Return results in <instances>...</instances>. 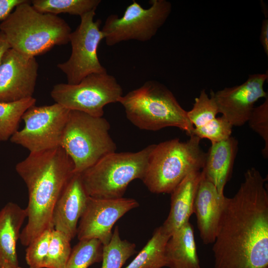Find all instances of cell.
<instances>
[{"instance_id": "25", "label": "cell", "mask_w": 268, "mask_h": 268, "mask_svg": "<svg viewBox=\"0 0 268 268\" xmlns=\"http://www.w3.org/2000/svg\"><path fill=\"white\" fill-rule=\"evenodd\" d=\"M103 247L98 239L79 241L71 249L66 268H88L95 263L102 262Z\"/></svg>"}, {"instance_id": "27", "label": "cell", "mask_w": 268, "mask_h": 268, "mask_svg": "<svg viewBox=\"0 0 268 268\" xmlns=\"http://www.w3.org/2000/svg\"><path fill=\"white\" fill-rule=\"evenodd\" d=\"M219 113L213 96L209 97L204 89L201 90L199 97L195 99L193 108L187 111V116L194 128L202 126L216 117Z\"/></svg>"}, {"instance_id": "2", "label": "cell", "mask_w": 268, "mask_h": 268, "mask_svg": "<svg viewBox=\"0 0 268 268\" xmlns=\"http://www.w3.org/2000/svg\"><path fill=\"white\" fill-rule=\"evenodd\" d=\"M72 160L61 146L29 154L15 166L28 190L27 222L20 235L27 246L44 231L54 229L52 214L62 192L74 174Z\"/></svg>"}, {"instance_id": "24", "label": "cell", "mask_w": 268, "mask_h": 268, "mask_svg": "<svg viewBox=\"0 0 268 268\" xmlns=\"http://www.w3.org/2000/svg\"><path fill=\"white\" fill-rule=\"evenodd\" d=\"M135 252V244L121 239L117 226L110 242L103 245L101 268H122Z\"/></svg>"}, {"instance_id": "7", "label": "cell", "mask_w": 268, "mask_h": 268, "mask_svg": "<svg viewBox=\"0 0 268 268\" xmlns=\"http://www.w3.org/2000/svg\"><path fill=\"white\" fill-rule=\"evenodd\" d=\"M110 128L103 117L70 111L61 147L72 160L74 174H81L104 156L116 152Z\"/></svg>"}, {"instance_id": "28", "label": "cell", "mask_w": 268, "mask_h": 268, "mask_svg": "<svg viewBox=\"0 0 268 268\" xmlns=\"http://www.w3.org/2000/svg\"><path fill=\"white\" fill-rule=\"evenodd\" d=\"M52 229L44 231L27 246L25 260L29 268H44Z\"/></svg>"}, {"instance_id": "32", "label": "cell", "mask_w": 268, "mask_h": 268, "mask_svg": "<svg viewBox=\"0 0 268 268\" xmlns=\"http://www.w3.org/2000/svg\"><path fill=\"white\" fill-rule=\"evenodd\" d=\"M260 42L267 56H268V19H264L262 21L261 33Z\"/></svg>"}, {"instance_id": "22", "label": "cell", "mask_w": 268, "mask_h": 268, "mask_svg": "<svg viewBox=\"0 0 268 268\" xmlns=\"http://www.w3.org/2000/svg\"><path fill=\"white\" fill-rule=\"evenodd\" d=\"M35 103L33 97L12 102H0V142L10 139L18 130L23 114Z\"/></svg>"}, {"instance_id": "30", "label": "cell", "mask_w": 268, "mask_h": 268, "mask_svg": "<svg viewBox=\"0 0 268 268\" xmlns=\"http://www.w3.org/2000/svg\"><path fill=\"white\" fill-rule=\"evenodd\" d=\"M252 130L264 140L265 146L262 150L264 157H268V96L260 106L255 107L247 122Z\"/></svg>"}, {"instance_id": "3", "label": "cell", "mask_w": 268, "mask_h": 268, "mask_svg": "<svg viewBox=\"0 0 268 268\" xmlns=\"http://www.w3.org/2000/svg\"><path fill=\"white\" fill-rule=\"evenodd\" d=\"M30 3L25 0L17 5L0 24L10 48L35 57L68 43L71 32L68 23L58 15L37 11Z\"/></svg>"}, {"instance_id": "15", "label": "cell", "mask_w": 268, "mask_h": 268, "mask_svg": "<svg viewBox=\"0 0 268 268\" xmlns=\"http://www.w3.org/2000/svg\"><path fill=\"white\" fill-rule=\"evenodd\" d=\"M88 197L80 174H74L54 206L52 214L54 229L64 233L70 240L74 238Z\"/></svg>"}, {"instance_id": "9", "label": "cell", "mask_w": 268, "mask_h": 268, "mask_svg": "<svg viewBox=\"0 0 268 268\" xmlns=\"http://www.w3.org/2000/svg\"><path fill=\"white\" fill-rule=\"evenodd\" d=\"M123 95L121 85L107 71L90 74L76 84H57L51 91L55 103L95 117H103L104 107Z\"/></svg>"}, {"instance_id": "17", "label": "cell", "mask_w": 268, "mask_h": 268, "mask_svg": "<svg viewBox=\"0 0 268 268\" xmlns=\"http://www.w3.org/2000/svg\"><path fill=\"white\" fill-rule=\"evenodd\" d=\"M201 177V171L190 173L171 192L170 211L161 226L170 236L189 222L193 213L194 200Z\"/></svg>"}, {"instance_id": "31", "label": "cell", "mask_w": 268, "mask_h": 268, "mask_svg": "<svg viewBox=\"0 0 268 268\" xmlns=\"http://www.w3.org/2000/svg\"><path fill=\"white\" fill-rule=\"evenodd\" d=\"M25 0H0V20H5L17 5Z\"/></svg>"}, {"instance_id": "8", "label": "cell", "mask_w": 268, "mask_h": 268, "mask_svg": "<svg viewBox=\"0 0 268 268\" xmlns=\"http://www.w3.org/2000/svg\"><path fill=\"white\" fill-rule=\"evenodd\" d=\"M149 3L150 6L144 8L133 0L122 16L109 15L101 29L107 45L132 40L146 42L153 37L170 14L172 5L166 0H150Z\"/></svg>"}, {"instance_id": "20", "label": "cell", "mask_w": 268, "mask_h": 268, "mask_svg": "<svg viewBox=\"0 0 268 268\" xmlns=\"http://www.w3.org/2000/svg\"><path fill=\"white\" fill-rule=\"evenodd\" d=\"M165 255L169 268H201L194 230L190 222L170 236Z\"/></svg>"}, {"instance_id": "12", "label": "cell", "mask_w": 268, "mask_h": 268, "mask_svg": "<svg viewBox=\"0 0 268 268\" xmlns=\"http://www.w3.org/2000/svg\"><path fill=\"white\" fill-rule=\"evenodd\" d=\"M138 206V202L132 198L99 199L88 196L77 226L78 239H96L103 245H106L112 236L115 223Z\"/></svg>"}, {"instance_id": "5", "label": "cell", "mask_w": 268, "mask_h": 268, "mask_svg": "<svg viewBox=\"0 0 268 268\" xmlns=\"http://www.w3.org/2000/svg\"><path fill=\"white\" fill-rule=\"evenodd\" d=\"M201 138L190 136L186 141L174 138L153 144L144 176L141 180L155 194H171L190 173L204 167L206 152Z\"/></svg>"}, {"instance_id": "13", "label": "cell", "mask_w": 268, "mask_h": 268, "mask_svg": "<svg viewBox=\"0 0 268 268\" xmlns=\"http://www.w3.org/2000/svg\"><path fill=\"white\" fill-rule=\"evenodd\" d=\"M38 67L34 57L9 49L0 64V102H12L33 97Z\"/></svg>"}, {"instance_id": "10", "label": "cell", "mask_w": 268, "mask_h": 268, "mask_svg": "<svg viewBox=\"0 0 268 268\" xmlns=\"http://www.w3.org/2000/svg\"><path fill=\"white\" fill-rule=\"evenodd\" d=\"M70 110L55 103L30 107L22 116L23 128L9 139L15 144L37 152L61 146Z\"/></svg>"}, {"instance_id": "18", "label": "cell", "mask_w": 268, "mask_h": 268, "mask_svg": "<svg viewBox=\"0 0 268 268\" xmlns=\"http://www.w3.org/2000/svg\"><path fill=\"white\" fill-rule=\"evenodd\" d=\"M238 149V141L234 137L211 142L201 172L212 183L218 193L224 194V189L231 178Z\"/></svg>"}, {"instance_id": "6", "label": "cell", "mask_w": 268, "mask_h": 268, "mask_svg": "<svg viewBox=\"0 0 268 268\" xmlns=\"http://www.w3.org/2000/svg\"><path fill=\"white\" fill-rule=\"evenodd\" d=\"M153 144L136 152L108 154L80 174L87 195L99 199L122 198L129 184L142 180Z\"/></svg>"}, {"instance_id": "33", "label": "cell", "mask_w": 268, "mask_h": 268, "mask_svg": "<svg viewBox=\"0 0 268 268\" xmlns=\"http://www.w3.org/2000/svg\"><path fill=\"white\" fill-rule=\"evenodd\" d=\"M10 48L5 36L0 31V64L4 53Z\"/></svg>"}, {"instance_id": "23", "label": "cell", "mask_w": 268, "mask_h": 268, "mask_svg": "<svg viewBox=\"0 0 268 268\" xmlns=\"http://www.w3.org/2000/svg\"><path fill=\"white\" fill-rule=\"evenodd\" d=\"M100 0H33L32 6L42 13L57 15L67 13L80 17L92 10H96Z\"/></svg>"}, {"instance_id": "34", "label": "cell", "mask_w": 268, "mask_h": 268, "mask_svg": "<svg viewBox=\"0 0 268 268\" xmlns=\"http://www.w3.org/2000/svg\"><path fill=\"white\" fill-rule=\"evenodd\" d=\"M0 268H22L21 267L18 266H14L12 265H4L0 266Z\"/></svg>"}, {"instance_id": "4", "label": "cell", "mask_w": 268, "mask_h": 268, "mask_svg": "<svg viewBox=\"0 0 268 268\" xmlns=\"http://www.w3.org/2000/svg\"><path fill=\"white\" fill-rule=\"evenodd\" d=\"M127 119L141 130L155 131L173 127L193 135L194 127L187 111L180 105L172 92L155 80H148L119 101Z\"/></svg>"}, {"instance_id": "1", "label": "cell", "mask_w": 268, "mask_h": 268, "mask_svg": "<svg viewBox=\"0 0 268 268\" xmlns=\"http://www.w3.org/2000/svg\"><path fill=\"white\" fill-rule=\"evenodd\" d=\"M266 179L248 169L232 198H226L212 251L214 268L268 267V193Z\"/></svg>"}, {"instance_id": "16", "label": "cell", "mask_w": 268, "mask_h": 268, "mask_svg": "<svg viewBox=\"0 0 268 268\" xmlns=\"http://www.w3.org/2000/svg\"><path fill=\"white\" fill-rule=\"evenodd\" d=\"M226 198L218 193L202 173L194 200L193 213L196 215L200 235L204 244L214 242Z\"/></svg>"}, {"instance_id": "14", "label": "cell", "mask_w": 268, "mask_h": 268, "mask_svg": "<svg viewBox=\"0 0 268 268\" xmlns=\"http://www.w3.org/2000/svg\"><path fill=\"white\" fill-rule=\"evenodd\" d=\"M268 74L255 73L249 75L242 84L226 87L210 94L216 103L219 113L226 118L232 126L240 127L247 123L260 98L268 96L264 85Z\"/></svg>"}, {"instance_id": "35", "label": "cell", "mask_w": 268, "mask_h": 268, "mask_svg": "<svg viewBox=\"0 0 268 268\" xmlns=\"http://www.w3.org/2000/svg\"><path fill=\"white\" fill-rule=\"evenodd\" d=\"M266 268H268V267H266Z\"/></svg>"}, {"instance_id": "11", "label": "cell", "mask_w": 268, "mask_h": 268, "mask_svg": "<svg viewBox=\"0 0 268 268\" xmlns=\"http://www.w3.org/2000/svg\"><path fill=\"white\" fill-rule=\"evenodd\" d=\"M95 15V10H92L80 17V24L69 37L71 55L66 62L57 65L66 74L68 84H76L90 74L107 71L97 55L104 35L100 29L101 21L94 20Z\"/></svg>"}, {"instance_id": "19", "label": "cell", "mask_w": 268, "mask_h": 268, "mask_svg": "<svg viewBox=\"0 0 268 268\" xmlns=\"http://www.w3.org/2000/svg\"><path fill=\"white\" fill-rule=\"evenodd\" d=\"M26 218L25 209L12 202H8L0 210V266H19L16 243Z\"/></svg>"}, {"instance_id": "26", "label": "cell", "mask_w": 268, "mask_h": 268, "mask_svg": "<svg viewBox=\"0 0 268 268\" xmlns=\"http://www.w3.org/2000/svg\"><path fill=\"white\" fill-rule=\"evenodd\" d=\"M70 240L53 229L44 268H66L71 248Z\"/></svg>"}, {"instance_id": "29", "label": "cell", "mask_w": 268, "mask_h": 268, "mask_svg": "<svg viewBox=\"0 0 268 268\" xmlns=\"http://www.w3.org/2000/svg\"><path fill=\"white\" fill-rule=\"evenodd\" d=\"M232 125L223 116L216 117L205 125L194 128L193 135L207 138L211 142H219L231 136Z\"/></svg>"}, {"instance_id": "21", "label": "cell", "mask_w": 268, "mask_h": 268, "mask_svg": "<svg viewBox=\"0 0 268 268\" xmlns=\"http://www.w3.org/2000/svg\"><path fill=\"white\" fill-rule=\"evenodd\" d=\"M170 237L161 226L157 227L145 246L125 268H162L167 267L165 248Z\"/></svg>"}]
</instances>
